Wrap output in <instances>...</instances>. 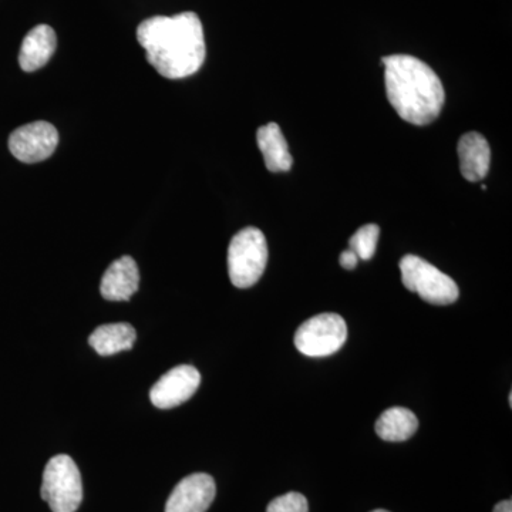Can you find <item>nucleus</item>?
I'll return each instance as SVG.
<instances>
[{
    "label": "nucleus",
    "instance_id": "nucleus-3",
    "mask_svg": "<svg viewBox=\"0 0 512 512\" xmlns=\"http://www.w3.org/2000/svg\"><path fill=\"white\" fill-rule=\"evenodd\" d=\"M268 244L261 229L248 227L239 231L228 248V272L232 285L239 289L254 286L268 264Z\"/></svg>",
    "mask_w": 512,
    "mask_h": 512
},
{
    "label": "nucleus",
    "instance_id": "nucleus-19",
    "mask_svg": "<svg viewBox=\"0 0 512 512\" xmlns=\"http://www.w3.org/2000/svg\"><path fill=\"white\" fill-rule=\"evenodd\" d=\"M493 512H512L511 500L501 501V503L495 505Z\"/></svg>",
    "mask_w": 512,
    "mask_h": 512
},
{
    "label": "nucleus",
    "instance_id": "nucleus-15",
    "mask_svg": "<svg viewBox=\"0 0 512 512\" xmlns=\"http://www.w3.org/2000/svg\"><path fill=\"white\" fill-rule=\"evenodd\" d=\"M136 339V329L130 323H109L94 330L89 343L100 356H111L133 348Z\"/></svg>",
    "mask_w": 512,
    "mask_h": 512
},
{
    "label": "nucleus",
    "instance_id": "nucleus-8",
    "mask_svg": "<svg viewBox=\"0 0 512 512\" xmlns=\"http://www.w3.org/2000/svg\"><path fill=\"white\" fill-rule=\"evenodd\" d=\"M200 384L201 375L194 366L174 367L151 387V403L158 409H173L188 402L197 392Z\"/></svg>",
    "mask_w": 512,
    "mask_h": 512
},
{
    "label": "nucleus",
    "instance_id": "nucleus-11",
    "mask_svg": "<svg viewBox=\"0 0 512 512\" xmlns=\"http://www.w3.org/2000/svg\"><path fill=\"white\" fill-rule=\"evenodd\" d=\"M458 158L463 177L470 183L484 180L490 170L491 148L480 133H467L458 141Z\"/></svg>",
    "mask_w": 512,
    "mask_h": 512
},
{
    "label": "nucleus",
    "instance_id": "nucleus-18",
    "mask_svg": "<svg viewBox=\"0 0 512 512\" xmlns=\"http://www.w3.org/2000/svg\"><path fill=\"white\" fill-rule=\"evenodd\" d=\"M339 262L340 265H342V268L352 271V269L356 268L359 258H357V255L352 251V249H346V251H343L342 254H340Z\"/></svg>",
    "mask_w": 512,
    "mask_h": 512
},
{
    "label": "nucleus",
    "instance_id": "nucleus-2",
    "mask_svg": "<svg viewBox=\"0 0 512 512\" xmlns=\"http://www.w3.org/2000/svg\"><path fill=\"white\" fill-rule=\"evenodd\" d=\"M384 84L396 113L414 126H427L440 116L446 100L443 83L436 72L417 57H383Z\"/></svg>",
    "mask_w": 512,
    "mask_h": 512
},
{
    "label": "nucleus",
    "instance_id": "nucleus-9",
    "mask_svg": "<svg viewBox=\"0 0 512 512\" xmlns=\"http://www.w3.org/2000/svg\"><path fill=\"white\" fill-rule=\"evenodd\" d=\"M217 494V485L210 474L195 473L183 478L174 488L165 512H205Z\"/></svg>",
    "mask_w": 512,
    "mask_h": 512
},
{
    "label": "nucleus",
    "instance_id": "nucleus-14",
    "mask_svg": "<svg viewBox=\"0 0 512 512\" xmlns=\"http://www.w3.org/2000/svg\"><path fill=\"white\" fill-rule=\"evenodd\" d=\"M375 429L380 439L389 443H402L412 439L416 434L419 429V419L412 410L392 407L377 419Z\"/></svg>",
    "mask_w": 512,
    "mask_h": 512
},
{
    "label": "nucleus",
    "instance_id": "nucleus-1",
    "mask_svg": "<svg viewBox=\"0 0 512 512\" xmlns=\"http://www.w3.org/2000/svg\"><path fill=\"white\" fill-rule=\"evenodd\" d=\"M137 40L147 60L165 79H185L201 69L207 56L197 13L153 16L140 23Z\"/></svg>",
    "mask_w": 512,
    "mask_h": 512
},
{
    "label": "nucleus",
    "instance_id": "nucleus-12",
    "mask_svg": "<svg viewBox=\"0 0 512 512\" xmlns=\"http://www.w3.org/2000/svg\"><path fill=\"white\" fill-rule=\"evenodd\" d=\"M56 46L55 30L47 25L36 26L23 39L19 52L20 67L28 73L42 69L52 59Z\"/></svg>",
    "mask_w": 512,
    "mask_h": 512
},
{
    "label": "nucleus",
    "instance_id": "nucleus-4",
    "mask_svg": "<svg viewBox=\"0 0 512 512\" xmlns=\"http://www.w3.org/2000/svg\"><path fill=\"white\" fill-rule=\"evenodd\" d=\"M40 494L53 512L79 510L83 501V483L72 457L59 454L50 458L43 473Z\"/></svg>",
    "mask_w": 512,
    "mask_h": 512
},
{
    "label": "nucleus",
    "instance_id": "nucleus-21",
    "mask_svg": "<svg viewBox=\"0 0 512 512\" xmlns=\"http://www.w3.org/2000/svg\"><path fill=\"white\" fill-rule=\"evenodd\" d=\"M372 512H389V511H386V510H375V511H372Z\"/></svg>",
    "mask_w": 512,
    "mask_h": 512
},
{
    "label": "nucleus",
    "instance_id": "nucleus-13",
    "mask_svg": "<svg viewBox=\"0 0 512 512\" xmlns=\"http://www.w3.org/2000/svg\"><path fill=\"white\" fill-rule=\"evenodd\" d=\"M256 141H258L259 150L264 156L266 168L271 173H286L291 170L293 158L278 124L269 123L259 127Z\"/></svg>",
    "mask_w": 512,
    "mask_h": 512
},
{
    "label": "nucleus",
    "instance_id": "nucleus-17",
    "mask_svg": "<svg viewBox=\"0 0 512 512\" xmlns=\"http://www.w3.org/2000/svg\"><path fill=\"white\" fill-rule=\"evenodd\" d=\"M266 512H309V504L305 495L292 491L272 500Z\"/></svg>",
    "mask_w": 512,
    "mask_h": 512
},
{
    "label": "nucleus",
    "instance_id": "nucleus-7",
    "mask_svg": "<svg viewBox=\"0 0 512 512\" xmlns=\"http://www.w3.org/2000/svg\"><path fill=\"white\" fill-rule=\"evenodd\" d=\"M59 134L50 123L35 121L16 128L9 137L12 156L26 164L40 163L55 153Z\"/></svg>",
    "mask_w": 512,
    "mask_h": 512
},
{
    "label": "nucleus",
    "instance_id": "nucleus-6",
    "mask_svg": "<svg viewBox=\"0 0 512 512\" xmlns=\"http://www.w3.org/2000/svg\"><path fill=\"white\" fill-rule=\"evenodd\" d=\"M348 340V325L336 313L313 316L299 326L295 333V346L302 355L325 357L339 352Z\"/></svg>",
    "mask_w": 512,
    "mask_h": 512
},
{
    "label": "nucleus",
    "instance_id": "nucleus-20",
    "mask_svg": "<svg viewBox=\"0 0 512 512\" xmlns=\"http://www.w3.org/2000/svg\"><path fill=\"white\" fill-rule=\"evenodd\" d=\"M508 402H510V406H512V393H510V400H508Z\"/></svg>",
    "mask_w": 512,
    "mask_h": 512
},
{
    "label": "nucleus",
    "instance_id": "nucleus-16",
    "mask_svg": "<svg viewBox=\"0 0 512 512\" xmlns=\"http://www.w3.org/2000/svg\"><path fill=\"white\" fill-rule=\"evenodd\" d=\"M380 228L376 224H367L357 229L349 241V249L362 261H369L375 255L377 242H379Z\"/></svg>",
    "mask_w": 512,
    "mask_h": 512
},
{
    "label": "nucleus",
    "instance_id": "nucleus-10",
    "mask_svg": "<svg viewBox=\"0 0 512 512\" xmlns=\"http://www.w3.org/2000/svg\"><path fill=\"white\" fill-rule=\"evenodd\" d=\"M140 272L131 256H121L104 272L100 292L107 301H128L138 291Z\"/></svg>",
    "mask_w": 512,
    "mask_h": 512
},
{
    "label": "nucleus",
    "instance_id": "nucleus-5",
    "mask_svg": "<svg viewBox=\"0 0 512 512\" xmlns=\"http://www.w3.org/2000/svg\"><path fill=\"white\" fill-rule=\"evenodd\" d=\"M400 271L403 285L431 305H451L460 295L453 278L443 274L440 269L424 261L420 256H404L400 261Z\"/></svg>",
    "mask_w": 512,
    "mask_h": 512
}]
</instances>
